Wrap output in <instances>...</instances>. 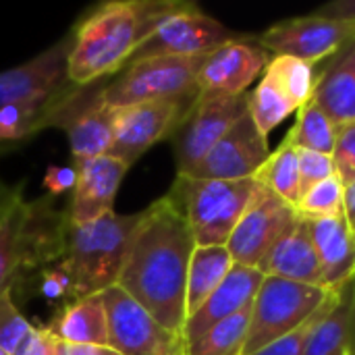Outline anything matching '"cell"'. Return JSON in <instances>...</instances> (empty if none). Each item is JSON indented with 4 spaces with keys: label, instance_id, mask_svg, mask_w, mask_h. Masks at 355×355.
<instances>
[{
    "label": "cell",
    "instance_id": "ac0fdd59",
    "mask_svg": "<svg viewBox=\"0 0 355 355\" xmlns=\"http://www.w3.org/2000/svg\"><path fill=\"white\" fill-rule=\"evenodd\" d=\"M73 166L77 171V183L69 206V223L83 225L112 212L116 191L129 166L110 154L75 160Z\"/></svg>",
    "mask_w": 355,
    "mask_h": 355
},
{
    "label": "cell",
    "instance_id": "ba28073f",
    "mask_svg": "<svg viewBox=\"0 0 355 355\" xmlns=\"http://www.w3.org/2000/svg\"><path fill=\"white\" fill-rule=\"evenodd\" d=\"M104 85L100 81L83 87L73 85L50 106L42 121V129L60 127L67 131L73 160L110 154L114 141L116 110L104 104Z\"/></svg>",
    "mask_w": 355,
    "mask_h": 355
},
{
    "label": "cell",
    "instance_id": "277c9868",
    "mask_svg": "<svg viewBox=\"0 0 355 355\" xmlns=\"http://www.w3.org/2000/svg\"><path fill=\"white\" fill-rule=\"evenodd\" d=\"M137 218L139 212L116 214L112 210L92 223H69L67 254L62 260L73 277V302L102 293L104 289L116 285Z\"/></svg>",
    "mask_w": 355,
    "mask_h": 355
},
{
    "label": "cell",
    "instance_id": "52a82bcc",
    "mask_svg": "<svg viewBox=\"0 0 355 355\" xmlns=\"http://www.w3.org/2000/svg\"><path fill=\"white\" fill-rule=\"evenodd\" d=\"M202 56H154L125 64L116 79L104 85L102 100L110 108H125L154 100L198 96Z\"/></svg>",
    "mask_w": 355,
    "mask_h": 355
},
{
    "label": "cell",
    "instance_id": "6da1fadb",
    "mask_svg": "<svg viewBox=\"0 0 355 355\" xmlns=\"http://www.w3.org/2000/svg\"><path fill=\"white\" fill-rule=\"evenodd\" d=\"M196 250L191 229L164 196L139 212L116 285L175 335L185 327V285Z\"/></svg>",
    "mask_w": 355,
    "mask_h": 355
},
{
    "label": "cell",
    "instance_id": "484cf974",
    "mask_svg": "<svg viewBox=\"0 0 355 355\" xmlns=\"http://www.w3.org/2000/svg\"><path fill=\"white\" fill-rule=\"evenodd\" d=\"M335 141H337V125L312 98L297 110L295 125L289 129L287 137L283 139V144L295 150L318 152L329 156H333Z\"/></svg>",
    "mask_w": 355,
    "mask_h": 355
},
{
    "label": "cell",
    "instance_id": "60d3db41",
    "mask_svg": "<svg viewBox=\"0 0 355 355\" xmlns=\"http://www.w3.org/2000/svg\"><path fill=\"white\" fill-rule=\"evenodd\" d=\"M15 355H50V337L44 329H33L29 339Z\"/></svg>",
    "mask_w": 355,
    "mask_h": 355
},
{
    "label": "cell",
    "instance_id": "ffe728a7",
    "mask_svg": "<svg viewBox=\"0 0 355 355\" xmlns=\"http://www.w3.org/2000/svg\"><path fill=\"white\" fill-rule=\"evenodd\" d=\"M258 270L264 277H279L285 281L324 287L310 220L300 214L297 225L277 241V245L266 254Z\"/></svg>",
    "mask_w": 355,
    "mask_h": 355
},
{
    "label": "cell",
    "instance_id": "9a60e30c",
    "mask_svg": "<svg viewBox=\"0 0 355 355\" xmlns=\"http://www.w3.org/2000/svg\"><path fill=\"white\" fill-rule=\"evenodd\" d=\"M73 33L33 56L31 60L0 73V108L25 102H54L73 87L69 81V54Z\"/></svg>",
    "mask_w": 355,
    "mask_h": 355
},
{
    "label": "cell",
    "instance_id": "d6a6232c",
    "mask_svg": "<svg viewBox=\"0 0 355 355\" xmlns=\"http://www.w3.org/2000/svg\"><path fill=\"white\" fill-rule=\"evenodd\" d=\"M12 289L15 287H4L0 291V347L10 355L21 349V345L29 339V335L35 329L17 310L12 302Z\"/></svg>",
    "mask_w": 355,
    "mask_h": 355
},
{
    "label": "cell",
    "instance_id": "7402d4cb",
    "mask_svg": "<svg viewBox=\"0 0 355 355\" xmlns=\"http://www.w3.org/2000/svg\"><path fill=\"white\" fill-rule=\"evenodd\" d=\"M316 64L312 100L341 127L355 121V37L331 58Z\"/></svg>",
    "mask_w": 355,
    "mask_h": 355
},
{
    "label": "cell",
    "instance_id": "e0dca14e",
    "mask_svg": "<svg viewBox=\"0 0 355 355\" xmlns=\"http://www.w3.org/2000/svg\"><path fill=\"white\" fill-rule=\"evenodd\" d=\"M270 152L272 150L268 146V137L262 135L252 116L245 112L206 154V158L185 177L216 181L254 179L258 168L268 160Z\"/></svg>",
    "mask_w": 355,
    "mask_h": 355
},
{
    "label": "cell",
    "instance_id": "d4e9b609",
    "mask_svg": "<svg viewBox=\"0 0 355 355\" xmlns=\"http://www.w3.org/2000/svg\"><path fill=\"white\" fill-rule=\"evenodd\" d=\"M235 266L225 245H196L185 285V320L214 293Z\"/></svg>",
    "mask_w": 355,
    "mask_h": 355
},
{
    "label": "cell",
    "instance_id": "7bdbcfd3",
    "mask_svg": "<svg viewBox=\"0 0 355 355\" xmlns=\"http://www.w3.org/2000/svg\"><path fill=\"white\" fill-rule=\"evenodd\" d=\"M12 193H15V189H6V187L0 183V206H4V204L12 198Z\"/></svg>",
    "mask_w": 355,
    "mask_h": 355
},
{
    "label": "cell",
    "instance_id": "603a6c76",
    "mask_svg": "<svg viewBox=\"0 0 355 355\" xmlns=\"http://www.w3.org/2000/svg\"><path fill=\"white\" fill-rule=\"evenodd\" d=\"M304 355H355V281L335 295L318 318Z\"/></svg>",
    "mask_w": 355,
    "mask_h": 355
},
{
    "label": "cell",
    "instance_id": "5b68a950",
    "mask_svg": "<svg viewBox=\"0 0 355 355\" xmlns=\"http://www.w3.org/2000/svg\"><path fill=\"white\" fill-rule=\"evenodd\" d=\"M258 189L254 179L216 181L177 175L166 196L185 216L196 245H227Z\"/></svg>",
    "mask_w": 355,
    "mask_h": 355
},
{
    "label": "cell",
    "instance_id": "44dd1931",
    "mask_svg": "<svg viewBox=\"0 0 355 355\" xmlns=\"http://www.w3.org/2000/svg\"><path fill=\"white\" fill-rule=\"evenodd\" d=\"M322 281L329 291H341L355 281V231L345 212L310 220Z\"/></svg>",
    "mask_w": 355,
    "mask_h": 355
},
{
    "label": "cell",
    "instance_id": "7a4b0ae2",
    "mask_svg": "<svg viewBox=\"0 0 355 355\" xmlns=\"http://www.w3.org/2000/svg\"><path fill=\"white\" fill-rule=\"evenodd\" d=\"M189 4L179 0H121L98 6L73 31L69 81L83 87L114 75L168 17Z\"/></svg>",
    "mask_w": 355,
    "mask_h": 355
},
{
    "label": "cell",
    "instance_id": "ab89813d",
    "mask_svg": "<svg viewBox=\"0 0 355 355\" xmlns=\"http://www.w3.org/2000/svg\"><path fill=\"white\" fill-rule=\"evenodd\" d=\"M314 15L327 17V19H335V21H341V23H354L355 25V0H335V2H329L324 6L316 8Z\"/></svg>",
    "mask_w": 355,
    "mask_h": 355
},
{
    "label": "cell",
    "instance_id": "cb8c5ba5",
    "mask_svg": "<svg viewBox=\"0 0 355 355\" xmlns=\"http://www.w3.org/2000/svg\"><path fill=\"white\" fill-rule=\"evenodd\" d=\"M46 331L69 343L108 345V324L102 293L67 304V308L46 327Z\"/></svg>",
    "mask_w": 355,
    "mask_h": 355
},
{
    "label": "cell",
    "instance_id": "7c38bea8",
    "mask_svg": "<svg viewBox=\"0 0 355 355\" xmlns=\"http://www.w3.org/2000/svg\"><path fill=\"white\" fill-rule=\"evenodd\" d=\"M248 112V94L233 98H200L173 135L177 175H189L223 135Z\"/></svg>",
    "mask_w": 355,
    "mask_h": 355
},
{
    "label": "cell",
    "instance_id": "83f0119b",
    "mask_svg": "<svg viewBox=\"0 0 355 355\" xmlns=\"http://www.w3.org/2000/svg\"><path fill=\"white\" fill-rule=\"evenodd\" d=\"M252 308L210 327L202 337L185 345L183 355H243L250 333Z\"/></svg>",
    "mask_w": 355,
    "mask_h": 355
},
{
    "label": "cell",
    "instance_id": "4316f807",
    "mask_svg": "<svg viewBox=\"0 0 355 355\" xmlns=\"http://www.w3.org/2000/svg\"><path fill=\"white\" fill-rule=\"evenodd\" d=\"M254 181L272 191L283 202L297 208L302 191H300V150L281 144L275 152H270L268 160L258 168Z\"/></svg>",
    "mask_w": 355,
    "mask_h": 355
},
{
    "label": "cell",
    "instance_id": "30bf717a",
    "mask_svg": "<svg viewBox=\"0 0 355 355\" xmlns=\"http://www.w3.org/2000/svg\"><path fill=\"white\" fill-rule=\"evenodd\" d=\"M196 100L198 96L114 108L116 121L110 156L123 160L127 166H133L152 146L175 135Z\"/></svg>",
    "mask_w": 355,
    "mask_h": 355
},
{
    "label": "cell",
    "instance_id": "8992f818",
    "mask_svg": "<svg viewBox=\"0 0 355 355\" xmlns=\"http://www.w3.org/2000/svg\"><path fill=\"white\" fill-rule=\"evenodd\" d=\"M337 291L264 277L252 304L250 333L243 355L254 354L308 324Z\"/></svg>",
    "mask_w": 355,
    "mask_h": 355
},
{
    "label": "cell",
    "instance_id": "f35d334b",
    "mask_svg": "<svg viewBox=\"0 0 355 355\" xmlns=\"http://www.w3.org/2000/svg\"><path fill=\"white\" fill-rule=\"evenodd\" d=\"M46 331V329H44ZM48 333V331H46ZM50 337V355H121L108 345H87V343H69L62 339Z\"/></svg>",
    "mask_w": 355,
    "mask_h": 355
},
{
    "label": "cell",
    "instance_id": "e575fe53",
    "mask_svg": "<svg viewBox=\"0 0 355 355\" xmlns=\"http://www.w3.org/2000/svg\"><path fill=\"white\" fill-rule=\"evenodd\" d=\"M75 285L71 270L67 268L64 260L58 264H50L42 270L40 277V295L48 302H58V300H73Z\"/></svg>",
    "mask_w": 355,
    "mask_h": 355
},
{
    "label": "cell",
    "instance_id": "f546056e",
    "mask_svg": "<svg viewBox=\"0 0 355 355\" xmlns=\"http://www.w3.org/2000/svg\"><path fill=\"white\" fill-rule=\"evenodd\" d=\"M291 112H297V108L289 102V98L268 79L262 75L260 83L248 92V114L256 123V127L262 131V135L268 137L272 129H277Z\"/></svg>",
    "mask_w": 355,
    "mask_h": 355
},
{
    "label": "cell",
    "instance_id": "f1b7e54d",
    "mask_svg": "<svg viewBox=\"0 0 355 355\" xmlns=\"http://www.w3.org/2000/svg\"><path fill=\"white\" fill-rule=\"evenodd\" d=\"M264 77H268L300 110L314 94L316 64L293 56L277 54L268 60L264 69Z\"/></svg>",
    "mask_w": 355,
    "mask_h": 355
},
{
    "label": "cell",
    "instance_id": "ee69618b",
    "mask_svg": "<svg viewBox=\"0 0 355 355\" xmlns=\"http://www.w3.org/2000/svg\"><path fill=\"white\" fill-rule=\"evenodd\" d=\"M15 191H17V189H15ZM12 196H15V193H12ZM8 202H10V200H8ZM8 202H6V204H8ZM6 204L0 206V231H2V223H4V208H6Z\"/></svg>",
    "mask_w": 355,
    "mask_h": 355
},
{
    "label": "cell",
    "instance_id": "d590c367",
    "mask_svg": "<svg viewBox=\"0 0 355 355\" xmlns=\"http://www.w3.org/2000/svg\"><path fill=\"white\" fill-rule=\"evenodd\" d=\"M333 175H335L333 156L300 150V191H302V196L308 189H312L314 185H318L320 181L329 179Z\"/></svg>",
    "mask_w": 355,
    "mask_h": 355
},
{
    "label": "cell",
    "instance_id": "4dcf8cb0",
    "mask_svg": "<svg viewBox=\"0 0 355 355\" xmlns=\"http://www.w3.org/2000/svg\"><path fill=\"white\" fill-rule=\"evenodd\" d=\"M54 102H25V104L2 106L0 108V146H12L37 133L42 129V121L46 112L50 110Z\"/></svg>",
    "mask_w": 355,
    "mask_h": 355
},
{
    "label": "cell",
    "instance_id": "b9f144b4",
    "mask_svg": "<svg viewBox=\"0 0 355 355\" xmlns=\"http://www.w3.org/2000/svg\"><path fill=\"white\" fill-rule=\"evenodd\" d=\"M343 212H345L347 223L354 227L355 231V179L352 183L345 185V191H343Z\"/></svg>",
    "mask_w": 355,
    "mask_h": 355
},
{
    "label": "cell",
    "instance_id": "f6af8a7d",
    "mask_svg": "<svg viewBox=\"0 0 355 355\" xmlns=\"http://www.w3.org/2000/svg\"><path fill=\"white\" fill-rule=\"evenodd\" d=\"M0 355H10V354H6V352H4V349L0 347Z\"/></svg>",
    "mask_w": 355,
    "mask_h": 355
},
{
    "label": "cell",
    "instance_id": "8fae6325",
    "mask_svg": "<svg viewBox=\"0 0 355 355\" xmlns=\"http://www.w3.org/2000/svg\"><path fill=\"white\" fill-rule=\"evenodd\" d=\"M300 220L297 208L260 187L237 227L233 229L227 250L235 264L258 268L266 254L285 237Z\"/></svg>",
    "mask_w": 355,
    "mask_h": 355
},
{
    "label": "cell",
    "instance_id": "d6986e66",
    "mask_svg": "<svg viewBox=\"0 0 355 355\" xmlns=\"http://www.w3.org/2000/svg\"><path fill=\"white\" fill-rule=\"evenodd\" d=\"M262 281H264V275L258 268L235 264L231 272L225 277V281L214 289V293L200 306V310H196L185 320V327L181 333L183 345L202 337L216 322L252 308Z\"/></svg>",
    "mask_w": 355,
    "mask_h": 355
},
{
    "label": "cell",
    "instance_id": "3957f363",
    "mask_svg": "<svg viewBox=\"0 0 355 355\" xmlns=\"http://www.w3.org/2000/svg\"><path fill=\"white\" fill-rule=\"evenodd\" d=\"M69 212H60L54 198L27 202L21 189L4 208L0 231V291L40 266H50L67 254Z\"/></svg>",
    "mask_w": 355,
    "mask_h": 355
},
{
    "label": "cell",
    "instance_id": "4fadbf2b",
    "mask_svg": "<svg viewBox=\"0 0 355 355\" xmlns=\"http://www.w3.org/2000/svg\"><path fill=\"white\" fill-rule=\"evenodd\" d=\"M354 37V23H341L310 12L270 25L256 42L262 50L272 52V56L285 54L312 64H320Z\"/></svg>",
    "mask_w": 355,
    "mask_h": 355
},
{
    "label": "cell",
    "instance_id": "836d02e7",
    "mask_svg": "<svg viewBox=\"0 0 355 355\" xmlns=\"http://www.w3.org/2000/svg\"><path fill=\"white\" fill-rule=\"evenodd\" d=\"M335 173L343 181V185L355 179V121L337 127V141L333 150Z\"/></svg>",
    "mask_w": 355,
    "mask_h": 355
},
{
    "label": "cell",
    "instance_id": "74e56055",
    "mask_svg": "<svg viewBox=\"0 0 355 355\" xmlns=\"http://www.w3.org/2000/svg\"><path fill=\"white\" fill-rule=\"evenodd\" d=\"M77 183V171L75 166H48L44 175V187L50 193V198H58L67 191H71Z\"/></svg>",
    "mask_w": 355,
    "mask_h": 355
},
{
    "label": "cell",
    "instance_id": "2e32d148",
    "mask_svg": "<svg viewBox=\"0 0 355 355\" xmlns=\"http://www.w3.org/2000/svg\"><path fill=\"white\" fill-rule=\"evenodd\" d=\"M268 52L245 37L231 40L216 50L208 52L200 75V98H233L248 94L250 85L264 75L268 64Z\"/></svg>",
    "mask_w": 355,
    "mask_h": 355
},
{
    "label": "cell",
    "instance_id": "5bb4252c",
    "mask_svg": "<svg viewBox=\"0 0 355 355\" xmlns=\"http://www.w3.org/2000/svg\"><path fill=\"white\" fill-rule=\"evenodd\" d=\"M239 35L196 4L168 17L129 58L127 64L154 56H202Z\"/></svg>",
    "mask_w": 355,
    "mask_h": 355
},
{
    "label": "cell",
    "instance_id": "9c48e42d",
    "mask_svg": "<svg viewBox=\"0 0 355 355\" xmlns=\"http://www.w3.org/2000/svg\"><path fill=\"white\" fill-rule=\"evenodd\" d=\"M108 347L121 355H183L181 335L164 329L137 300L119 285L102 291Z\"/></svg>",
    "mask_w": 355,
    "mask_h": 355
},
{
    "label": "cell",
    "instance_id": "8d00e7d4",
    "mask_svg": "<svg viewBox=\"0 0 355 355\" xmlns=\"http://www.w3.org/2000/svg\"><path fill=\"white\" fill-rule=\"evenodd\" d=\"M337 293H339V291H337ZM337 293L331 295V300L324 304V308H322L308 324H304V327L297 329L295 333H291V335H287V337H283V339H279V341H275V343H270V345H266V347H262V349H258V352H254V354L250 355H304L306 341H308V337H310L314 324H316L318 318L324 314V310L333 304V300H335Z\"/></svg>",
    "mask_w": 355,
    "mask_h": 355
},
{
    "label": "cell",
    "instance_id": "1f68e13d",
    "mask_svg": "<svg viewBox=\"0 0 355 355\" xmlns=\"http://www.w3.org/2000/svg\"><path fill=\"white\" fill-rule=\"evenodd\" d=\"M343 191H345V185L335 173L333 177L320 181L318 185H314L302 196L297 204V212L308 220L335 216L343 212Z\"/></svg>",
    "mask_w": 355,
    "mask_h": 355
}]
</instances>
